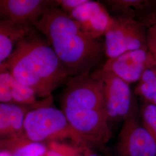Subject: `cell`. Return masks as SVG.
<instances>
[{
    "label": "cell",
    "instance_id": "1",
    "mask_svg": "<svg viewBox=\"0 0 156 156\" xmlns=\"http://www.w3.org/2000/svg\"><path fill=\"white\" fill-rule=\"evenodd\" d=\"M61 98L62 111L88 145L105 146L112 137L104 83L93 72L69 77Z\"/></svg>",
    "mask_w": 156,
    "mask_h": 156
},
{
    "label": "cell",
    "instance_id": "2",
    "mask_svg": "<svg viewBox=\"0 0 156 156\" xmlns=\"http://www.w3.org/2000/svg\"><path fill=\"white\" fill-rule=\"evenodd\" d=\"M35 28L20 39L1 71H8L20 83L33 90L37 97L47 98L69 78L46 38Z\"/></svg>",
    "mask_w": 156,
    "mask_h": 156
},
{
    "label": "cell",
    "instance_id": "3",
    "mask_svg": "<svg viewBox=\"0 0 156 156\" xmlns=\"http://www.w3.org/2000/svg\"><path fill=\"white\" fill-rule=\"evenodd\" d=\"M35 27L45 35L69 77L92 73L102 62L105 48L84 33L59 6L49 8Z\"/></svg>",
    "mask_w": 156,
    "mask_h": 156
},
{
    "label": "cell",
    "instance_id": "4",
    "mask_svg": "<svg viewBox=\"0 0 156 156\" xmlns=\"http://www.w3.org/2000/svg\"><path fill=\"white\" fill-rule=\"evenodd\" d=\"M52 97L45 98L28 112L23 137L31 142L71 140L78 146H89L71 126L62 110L52 105Z\"/></svg>",
    "mask_w": 156,
    "mask_h": 156
},
{
    "label": "cell",
    "instance_id": "5",
    "mask_svg": "<svg viewBox=\"0 0 156 156\" xmlns=\"http://www.w3.org/2000/svg\"><path fill=\"white\" fill-rule=\"evenodd\" d=\"M105 34V54L108 58L132 50L148 49L145 25L133 18L113 16Z\"/></svg>",
    "mask_w": 156,
    "mask_h": 156
},
{
    "label": "cell",
    "instance_id": "6",
    "mask_svg": "<svg viewBox=\"0 0 156 156\" xmlns=\"http://www.w3.org/2000/svg\"><path fill=\"white\" fill-rule=\"evenodd\" d=\"M115 156H156V144L133 111L124 122L115 146Z\"/></svg>",
    "mask_w": 156,
    "mask_h": 156
},
{
    "label": "cell",
    "instance_id": "7",
    "mask_svg": "<svg viewBox=\"0 0 156 156\" xmlns=\"http://www.w3.org/2000/svg\"><path fill=\"white\" fill-rule=\"evenodd\" d=\"M93 74L104 83L106 110L109 123L124 122L135 108L129 84L100 68Z\"/></svg>",
    "mask_w": 156,
    "mask_h": 156
},
{
    "label": "cell",
    "instance_id": "8",
    "mask_svg": "<svg viewBox=\"0 0 156 156\" xmlns=\"http://www.w3.org/2000/svg\"><path fill=\"white\" fill-rule=\"evenodd\" d=\"M156 66L148 49L132 50L108 58L102 69L116 75L127 83L139 82L145 70Z\"/></svg>",
    "mask_w": 156,
    "mask_h": 156
},
{
    "label": "cell",
    "instance_id": "9",
    "mask_svg": "<svg viewBox=\"0 0 156 156\" xmlns=\"http://www.w3.org/2000/svg\"><path fill=\"white\" fill-rule=\"evenodd\" d=\"M53 6H58L57 1L1 0L0 16L1 20L35 27L41 17Z\"/></svg>",
    "mask_w": 156,
    "mask_h": 156
},
{
    "label": "cell",
    "instance_id": "10",
    "mask_svg": "<svg viewBox=\"0 0 156 156\" xmlns=\"http://www.w3.org/2000/svg\"><path fill=\"white\" fill-rule=\"evenodd\" d=\"M37 106L1 103L0 135L1 140H14L23 136L26 116L28 112Z\"/></svg>",
    "mask_w": 156,
    "mask_h": 156
},
{
    "label": "cell",
    "instance_id": "11",
    "mask_svg": "<svg viewBox=\"0 0 156 156\" xmlns=\"http://www.w3.org/2000/svg\"><path fill=\"white\" fill-rule=\"evenodd\" d=\"M35 27L23 26L9 20L0 21V62L11 55L14 45Z\"/></svg>",
    "mask_w": 156,
    "mask_h": 156
},
{
    "label": "cell",
    "instance_id": "12",
    "mask_svg": "<svg viewBox=\"0 0 156 156\" xmlns=\"http://www.w3.org/2000/svg\"><path fill=\"white\" fill-rule=\"evenodd\" d=\"M104 2L109 11L114 13L113 16L135 19L142 13L145 15L150 11L149 9L155 4L154 1L147 0H109L104 1Z\"/></svg>",
    "mask_w": 156,
    "mask_h": 156
},
{
    "label": "cell",
    "instance_id": "13",
    "mask_svg": "<svg viewBox=\"0 0 156 156\" xmlns=\"http://www.w3.org/2000/svg\"><path fill=\"white\" fill-rule=\"evenodd\" d=\"M113 20V16L109 14L105 6L102 5L100 9L87 20L83 22H76L84 33L90 38L97 40L105 35Z\"/></svg>",
    "mask_w": 156,
    "mask_h": 156
},
{
    "label": "cell",
    "instance_id": "14",
    "mask_svg": "<svg viewBox=\"0 0 156 156\" xmlns=\"http://www.w3.org/2000/svg\"><path fill=\"white\" fill-rule=\"evenodd\" d=\"M1 141V148L11 152L13 156H45L48 150L44 144L31 142L23 137Z\"/></svg>",
    "mask_w": 156,
    "mask_h": 156
},
{
    "label": "cell",
    "instance_id": "15",
    "mask_svg": "<svg viewBox=\"0 0 156 156\" xmlns=\"http://www.w3.org/2000/svg\"><path fill=\"white\" fill-rule=\"evenodd\" d=\"M10 85L14 104L35 106L38 105L41 102L37 101V96L33 90L18 82L12 75L10 77Z\"/></svg>",
    "mask_w": 156,
    "mask_h": 156
},
{
    "label": "cell",
    "instance_id": "16",
    "mask_svg": "<svg viewBox=\"0 0 156 156\" xmlns=\"http://www.w3.org/2000/svg\"><path fill=\"white\" fill-rule=\"evenodd\" d=\"M140 117L145 128L151 134L156 144V106L145 102L140 109Z\"/></svg>",
    "mask_w": 156,
    "mask_h": 156
},
{
    "label": "cell",
    "instance_id": "17",
    "mask_svg": "<svg viewBox=\"0 0 156 156\" xmlns=\"http://www.w3.org/2000/svg\"><path fill=\"white\" fill-rule=\"evenodd\" d=\"M11 74L8 71H1L0 74V101L1 103L14 104L10 85Z\"/></svg>",
    "mask_w": 156,
    "mask_h": 156
},
{
    "label": "cell",
    "instance_id": "18",
    "mask_svg": "<svg viewBox=\"0 0 156 156\" xmlns=\"http://www.w3.org/2000/svg\"><path fill=\"white\" fill-rule=\"evenodd\" d=\"M49 149L45 156H78L77 148L71 146L60 144L58 142H52L50 144Z\"/></svg>",
    "mask_w": 156,
    "mask_h": 156
},
{
    "label": "cell",
    "instance_id": "19",
    "mask_svg": "<svg viewBox=\"0 0 156 156\" xmlns=\"http://www.w3.org/2000/svg\"><path fill=\"white\" fill-rule=\"evenodd\" d=\"M135 92L145 102H151L156 96V79L144 84H138Z\"/></svg>",
    "mask_w": 156,
    "mask_h": 156
},
{
    "label": "cell",
    "instance_id": "20",
    "mask_svg": "<svg viewBox=\"0 0 156 156\" xmlns=\"http://www.w3.org/2000/svg\"><path fill=\"white\" fill-rule=\"evenodd\" d=\"M146 38L147 48L153 56L156 65V24L147 27Z\"/></svg>",
    "mask_w": 156,
    "mask_h": 156
},
{
    "label": "cell",
    "instance_id": "21",
    "mask_svg": "<svg viewBox=\"0 0 156 156\" xmlns=\"http://www.w3.org/2000/svg\"><path fill=\"white\" fill-rule=\"evenodd\" d=\"M58 6L61 7L67 15L70 14L79 6L85 3L87 0H57Z\"/></svg>",
    "mask_w": 156,
    "mask_h": 156
},
{
    "label": "cell",
    "instance_id": "22",
    "mask_svg": "<svg viewBox=\"0 0 156 156\" xmlns=\"http://www.w3.org/2000/svg\"><path fill=\"white\" fill-rule=\"evenodd\" d=\"M156 79V66L147 68L142 73L138 84H144Z\"/></svg>",
    "mask_w": 156,
    "mask_h": 156
},
{
    "label": "cell",
    "instance_id": "23",
    "mask_svg": "<svg viewBox=\"0 0 156 156\" xmlns=\"http://www.w3.org/2000/svg\"><path fill=\"white\" fill-rule=\"evenodd\" d=\"M140 21L145 25V27H149L151 25L156 24V9L147 12L144 15L140 17Z\"/></svg>",
    "mask_w": 156,
    "mask_h": 156
},
{
    "label": "cell",
    "instance_id": "24",
    "mask_svg": "<svg viewBox=\"0 0 156 156\" xmlns=\"http://www.w3.org/2000/svg\"><path fill=\"white\" fill-rule=\"evenodd\" d=\"M0 156H13L11 152L5 149H1L0 152Z\"/></svg>",
    "mask_w": 156,
    "mask_h": 156
},
{
    "label": "cell",
    "instance_id": "25",
    "mask_svg": "<svg viewBox=\"0 0 156 156\" xmlns=\"http://www.w3.org/2000/svg\"><path fill=\"white\" fill-rule=\"evenodd\" d=\"M101 156L99 155V154H97V153H93V152H91V153H88V154H86V156Z\"/></svg>",
    "mask_w": 156,
    "mask_h": 156
},
{
    "label": "cell",
    "instance_id": "26",
    "mask_svg": "<svg viewBox=\"0 0 156 156\" xmlns=\"http://www.w3.org/2000/svg\"><path fill=\"white\" fill-rule=\"evenodd\" d=\"M151 103L153 104L154 105H156V96L154 98V99L153 100V101H151Z\"/></svg>",
    "mask_w": 156,
    "mask_h": 156
}]
</instances>
